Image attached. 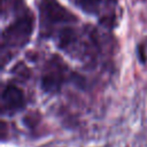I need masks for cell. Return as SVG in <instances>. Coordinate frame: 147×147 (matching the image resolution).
<instances>
[{"mask_svg":"<svg viewBox=\"0 0 147 147\" xmlns=\"http://www.w3.org/2000/svg\"><path fill=\"white\" fill-rule=\"evenodd\" d=\"M32 15L29 11L20 15L2 33V55L6 54V52L9 54V52L14 48L23 47L29 41V38L32 33Z\"/></svg>","mask_w":147,"mask_h":147,"instance_id":"6da1fadb","label":"cell"},{"mask_svg":"<svg viewBox=\"0 0 147 147\" xmlns=\"http://www.w3.org/2000/svg\"><path fill=\"white\" fill-rule=\"evenodd\" d=\"M39 9L42 25L70 23L76 21V17L64 7H62L56 0H42L39 5Z\"/></svg>","mask_w":147,"mask_h":147,"instance_id":"7a4b0ae2","label":"cell"},{"mask_svg":"<svg viewBox=\"0 0 147 147\" xmlns=\"http://www.w3.org/2000/svg\"><path fill=\"white\" fill-rule=\"evenodd\" d=\"M64 71L65 65L62 63V61L57 57L52 59L42 75L41 84L44 90L47 92H54L59 90L64 79Z\"/></svg>","mask_w":147,"mask_h":147,"instance_id":"3957f363","label":"cell"},{"mask_svg":"<svg viewBox=\"0 0 147 147\" xmlns=\"http://www.w3.org/2000/svg\"><path fill=\"white\" fill-rule=\"evenodd\" d=\"M24 106V95L15 85L8 84L1 93V110L3 114H13Z\"/></svg>","mask_w":147,"mask_h":147,"instance_id":"277c9868","label":"cell"},{"mask_svg":"<svg viewBox=\"0 0 147 147\" xmlns=\"http://www.w3.org/2000/svg\"><path fill=\"white\" fill-rule=\"evenodd\" d=\"M101 0H76V2L78 3V6L86 10V11H95L96 8H98V5L100 3Z\"/></svg>","mask_w":147,"mask_h":147,"instance_id":"5b68a950","label":"cell"}]
</instances>
